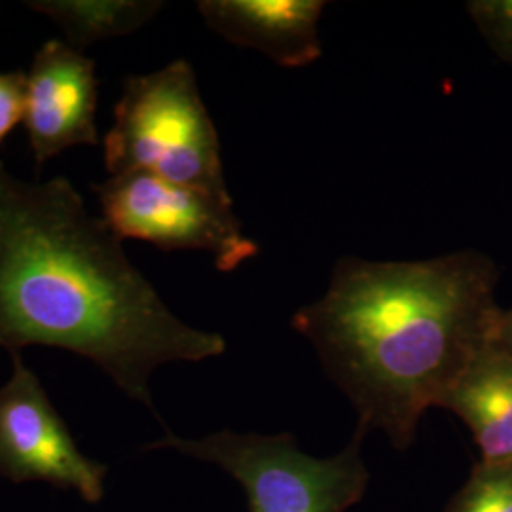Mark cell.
<instances>
[{
    "mask_svg": "<svg viewBox=\"0 0 512 512\" xmlns=\"http://www.w3.org/2000/svg\"><path fill=\"white\" fill-rule=\"evenodd\" d=\"M29 346L92 361L154 410L156 368L220 357L226 340L165 306L69 179L25 181L0 162V348Z\"/></svg>",
    "mask_w": 512,
    "mask_h": 512,
    "instance_id": "cell-1",
    "label": "cell"
},
{
    "mask_svg": "<svg viewBox=\"0 0 512 512\" xmlns=\"http://www.w3.org/2000/svg\"><path fill=\"white\" fill-rule=\"evenodd\" d=\"M497 279L492 258L476 251L414 262L344 256L327 293L291 325L348 395L359 427L406 450L425 410L494 344Z\"/></svg>",
    "mask_w": 512,
    "mask_h": 512,
    "instance_id": "cell-2",
    "label": "cell"
},
{
    "mask_svg": "<svg viewBox=\"0 0 512 512\" xmlns=\"http://www.w3.org/2000/svg\"><path fill=\"white\" fill-rule=\"evenodd\" d=\"M103 156L109 175L150 173L234 202L224 179L219 133L186 59L129 76Z\"/></svg>",
    "mask_w": 512,
    "mask_h": 512,
    "instance_id": "cell-3",
    "label": "cell"
},
{
    "mask_svg": "<svg viewBox=\"0 0 512 512\" xmlns=\"http://www.w3.org/2000/svg\"><path fill=\"white\" fill-rule=\"evenodd\" d=\"M366 435L357 425L353 440L332 458L302 452L291 433L219 431L203 439L167 433L148 450H175L219 465L241 484L251 512H346L366 494Z\"/></svg>",
    "mask_w": 512,
    "mask_h": 512,
    "instance_id": "cell-4",
    "label": "cell"
},
{
    "mask_svg": "<svg viewBox=\"0 0 512 512\" xmlns=\"http://www.w3.org/2000/svg\"><path fill=\"white\" fill-rule=\"evenodd\" d=\"M103 220L122 239L148 241L164 251H202L230 274L258 255L245 236L234 202L150 173L110 175L93 184Z\"/></svg>",
    "mask_w": 512,
    "mask_h": 512,
    "instance_id": "cell-5",
    "label": "cell"
},
{
    "mask_svg": "<svg viewBox=\"0 0 512 512\" xmlns=\"http://www.w3.org/2000/svg\"><path fill=\"white\" fill-rule=\"evenodd\" d=\"M0 475L73 490L86 503L105 495L107 467L82 454L21 353L12 355V376L0 385Z\"/></svg>",
    "mask_w": 512,
    "mask_h": 512,
    "instance_id": "cell-6",
    "label": "cell"
},
{
    "mask_svg": "<svg viewBox=\"0 0 512 512\" xmlns=\"http://www.w3.org/2000/svg\"><path fill=\"white\" fill-rule=\"evenodd\" d=\"M95 61L65 40L40 46L27 73L25 118L37 165L73 147L99 143Z\"/></svg>",
    "mask_w": 512,
    "mask_h": 512,
    "instance_id": "cell-7",
    "label": "cell"
},
{
    "mask_svg": "<svg viewBox=\"0 0 512 512\" xmlns=\"http://www.w3.org/2000/svg\"><path fill=\"white\" fill-rule=\"evenodd\" d=\"M323 0H202L205 25L219 37L268 55L285 69L315 63L321 54Z\"/></svg>",
    "mask_w": 512,
    "mask_h": 512,
    "instance_id": "cell-8",
    "label": "cell"
},
{
    "mask_svg": "<svg viewBox=\"0 0 512 512\" xmlns=\"http://www.w3.org/2000/svg\"><path fill=\"white\" fill-rule=\"evenodd\" d=\"M440 408L467 423L482 461H512V359L495 342L461 374Z\"/></svg>",
    "mask_w": 512,
    "mask_h": 512,
    "instance_id": "cell-9",
    "label": "cell"
},
{
    "mask_svg": "<svg viewBox=\"0 0 512 512\" xmlns=\"http://www.w3.org/2000/svg\"><path fill=\"white\" fill-rule=\"evenodd\" d=\"M23 4L54 21L65 42L76 50L128 37L164 8L160 0H29Z\"/></svg>",
    "mask_w": 512,
    "mask_h": 512,
    "instance_id": "cell-10",
    "label": "cell"
},
{
    "mask_svg": "<svg viewBox=\"0 0 512 512\" xmlns=\"http://www.w3.org/2000/svg\"><path fill=\"white\" fill-rule=\"evenodd\" d=\"M444 512H512V461H482Z\"/></svg>",
    "mask_w": 512,
    "mask_h": 512,
    "instance_id": "cell-11",
    "label": "cell"
},
{
    "mask_svg": "<svg viewBox=\"0 0 512 512\" xmlns=\"http://www.w3.org/2000/svg\"><path fill=\"white\" fill-rule=\"evenodd\" d=\"M467 12L488 46L512 67V0H473Z\"/></svg>",
    "mask_w": 512,
    "mask_h": 512,
    "instance_id": "cell-12",
    "label": "cell"
},
{
    "mask_svg": "<svg viewBox=\"0 0 512 512\" xmlns=\"http://www.w3.org/2000/svg\"><path fill=\"white\" fill-rule=\"evenodd\" d=\"M27 73H0V145L25 118Z\"/></svg>",
    "mask_w": 512,
    "mask_h": 512,
    "instance_id": "cell-13",
    "label": "cell"
},
{
    "mask_svg": "<svg viewBox=\"0 0 512 512\" xmlns=\"http://www.w3.org/2000/svg\"><path fill=\"white\" fill-rule=\"evenodd\" d=\"M495 346L512 359V310H501L495 330Z\"/></svg>",
    "mask_w": 512,
    "mask_h": 512,
    "instance_id": "cell-14",
    "label": "cell"
}]
</instances>
